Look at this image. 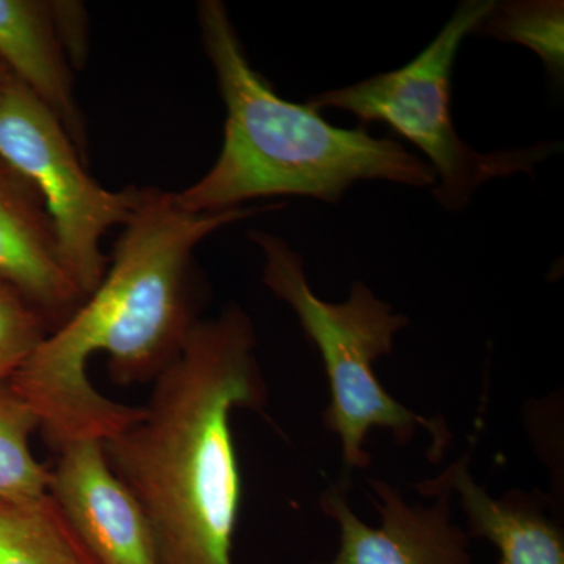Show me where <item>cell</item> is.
<instances>
[{
  "label": "cell",
  "instance_id": "1",
  "mask_svg": "<svg viewBox=\"0 0 564 564\" xmlns=\"http://www.w3.org/2000/svg\"><path fill=\"white\" fill-rule=\"evenodd\" d=\"M273 207L191 214L173 193L143 188L104 280L54 329L9 383L40 421L54 452L80 440L107 441L144 415L96 391L88 359L106 352L118 386L154 383L177 358L198 318L193 252L210 234Z\"/></svg>",
  "mask_w": 564,
  "mask_h": 564
},
{
  "label": "cell",
  "instance_id": "2",
  "mask_svg": "<svg viewBox=\"0 0 564 564\" xmlns=\"http://www.w3.org/2000/svg\"><path fill=\"white\" fill-rule=\"evenodd\" d=\"M152 384L143 417L104 441L107 462L147 514L159 564H234L243 478L231 417L269 397L251 318L228 304L198 321Z\"/></svg>",
  "mask_w": 564,
  "mask_h": 564
},
{
  "label": "cell",
  "instance_id": "3",
  "mask_svg": "<svg viewBox=\"0 0 564 564\" xmlns=\"http://www.w3.org/2000/svg\"><path fill=\"white\" fill-rule=\"evenodd\" d=\"M198 21L226 106L225 139L209 172L173 193L181 209L215 214L272 196L337 204L361 181L434 187L432 166L399 141L337 128L306 104L278 96L252 68L220 0L199 3Z\"/></svg>",
  "mask_w": 564,
  "mask_h": 564
},
{
  "label": "cell",
  "instance_id": "4",
  "mask_svg": "<svg viewBox=\"0 0 564 564\" xmlns=\"http://www.w3.org/2000/svg\"><path fill=\"white\" fill-rule=\"evenodd\" d=\"M250 239L262 251L263 284L292 307L307 339L321 351L332 392L323 422L339 437L347 469L364 470L372 463L364 451L372 429L391 430L397 444L404 445L422 426L432 437L430 456L437 462L451 443L447 425L397 402L373 369L378 359L391 355L397 334L410 318L393 313L391 304L362 281L352 282L345 302H325L315 295L302 254L291 245L263 231H251Z\"/></svg>",
  "mask_w": 564,
  "mask_h": 564
},
{
  "label": "cell",
  "instance_id": "5",
  "mask_svg": "<svg viewBox=\"0 0 564 564\" xmlns=\"http://www.w3.org/2000/svg\"><path fill=\"white\" fill-rule=\"evenodd\" d=\"M496 0H464L436 39L402 68L317 93L311 109L344 110L364 122H384L425 154L436 184L433 196L445 210L459 212L475 191L496 177L525 173L558 151L556 143L480 152L464 141L452 118V73L459 47L496 7Z\"/></svg>",
  "mask_w": 564,
  "mask_h": 564
},
{
  "label": "cell",
  "instance_id": "6",
  "mask_svg": "<svg viewBox=\"0 0 564 564\" xmlns=\"http://www.w3.org/2000/svg\"><path fill=\"white\" fill-rule=\"evenodd\" d=\"M0 161L36 188L63 267L90 295L109 267L102 237L131 220L143 188L111 192L93 180L62 121L13 76L0 95Z\"/></svg>",
  "mask_w": 564,
  "mask_h": 564
},
{
  "label": "cell",
  "instance_id": "7",
  "mask_svg": "<svg viewBox=\"0 0 564 564\" xmlns=\"http://www.w3.org/2000/svg\"><path fill=\"white\" fill-rule=\"evenodd\" d=\"M381 525L369 527L348 503V480L321 497L323 513L339 527V551L314 564H470V536L452 522V494L436 492L433 505H410L399 488L370 480Z\"/></svg>",
  "mask_w": 564,
  "mask_h": 564
},
{
  "label": "cell",
  "instance_id": "8",
  "mask_svg": "<svg viewBox=\"0 0 564 564\" xmlns=\"http://www.w3.org/2000/svg\"><path fill=\"white\" fill-rule=\"evenodd\" d=\"M50 496L99 564H159L147 514L111 470L104 441H74L57 452Z\"/></svg>",
  "mask_w": 564,
  "mask_h": 564
},
{
  "label": "cell",
  "instance_id": "9",
  "mask_svg": "<svg viewBox=\"0 0 564 564\" xmlns=\"http://www.w3.org/2000/svg\"><path fill=\"white\" fill-rule=\"evenodd\" d=\"M0 278L43 314L52 332L87 299L63 267L54 228L39 192L2 161Z\"/></svg>",
  "mask_w": 564,
  "mask_h": 564
},
{
  "label": "cell",
  "instance_id": "10",
  "mask_svg": "<svg viewBox=\"0 0 564 564\" xmlns=\"http://www.w3.org/2000/svg\"><path fill=\"white\" fill-rule=\"evenodd\" d=\"M419 491L458 494L470 538L499 551L500 564H564L562 527L545 510V499L524 491L492 497L470 474L469 458L455 462Z\"/></svg>",
  "mask_w": 564,
  "mask_h": 564
},
{
  "label": "cell",
  "instance_id": "11",
  "mask_svg": "<svg viewBox=\"0 0 564 564\" xmlns=\"http://www.w3.org/2000/svg\"><path fill=\"white\" fill-rule=\"evenodd\" d=\"M65 43L57 2L0 0V62L54 111L85 161L87 131Z\"/></svg>",
  "mask_w": 564,
  "mask_h": 564
},
{
  "label": "cell",
  "instance_id": "12",
  "mask_svg": "<svg viewBox=\"0 0 564 564\" xmlns=\"http://www.w3.org/2000/svg\"><path fill=\"white\" fill-rule=\"evenodd\" d=\"M0 564H99L80 543L51 496L0 500Z\"/></svg>",
  "mask_w": 564,
  "mask_h": 564
},
{
  "label": "cell",
  "instance_id": "13",
  "mask_svg": "<svg viewBox=\"0 0 564 564\" xmlns=\"http://www.w3.org/2000/svg\"><path fill=\"white\" fill-rule=\"evenodd\" d=\"M474 33L527 47L543 62L547 76L555 84H563V0L497 2Z\"/></svg>",
  "mask_w": 564,
  "mask_h": 564
},
{
  "label": "cell",
  "instance_id": "14",
  "mask_svg": "<svg viewBox=\"0 0 564 564\" xmlns=\"http://www.w3.org/2000/svg\"><path fill=\"white\" fill-rule=\"evenodd\" d=\"M39 429L32 408L9 383L0 384V500L32 502L50 496L51 469L31 451Z\"/></svg>",
  "mask_w": 564,
  "mask_h": 564
},
{
  "label": "cell",
  "instance_id": "15",
  "mask_svg": "<svg viewBox=\"0 0 564 564\" xmlns=\"http://www.w3.org/2000/svg\"><path fill=\"white\" fill-rule=\"evenodd\" d=\"M51 333L43 314L0 278V384L20 372Z\"/></svg>",
  "mask_w": 564,
  "mask_h": 564
},
{
  "label": "cell",
  "instance_id": "16",
  "mask_svg": "<svg viewBox=\"0 0 564 564\" xmlns=\"http://www.w3.org/2000/svg\"><path fill=\"white\" fill-rule=\"evenodd\" d=\"M11 79L10 70L6 68L2 62H0V95H2L3 88L9 84Z\"/></svg>",
  "mask_w": 564,
  "mask_h": 564
}]
</instances>
